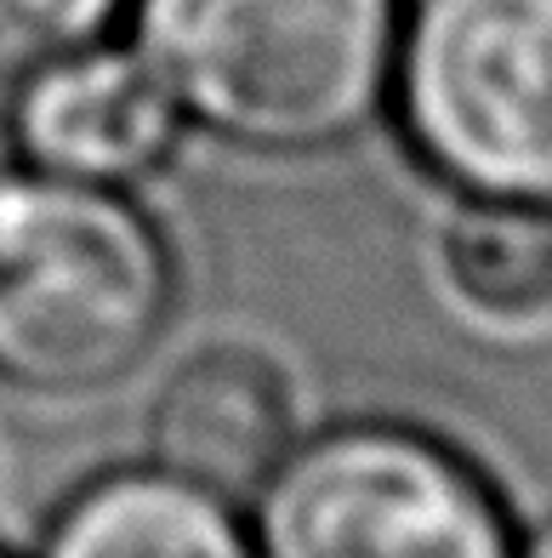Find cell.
Listing matches in <instances>:
<instances>
[{
  "label": "cell",
  "mask_w": 552,
  "mask_h": 558,
  "mask_svg": "<svg viewBox=\"0 0 552 558\" xmlns=\"http://www.w3.org/2000/svg\"><path fill=\"white\" fill-rule=\"evenodd\" d=\"M155 450L165 473L211 496L262 490L291 450V393L280 371L245 348L199 353L160 399Z\"/></svg>",
  "instance_id": "obj_6"
},
{
  "label": "cell",
  "mask_w": 552,
  "mask_h": 558,
  "mask_svg": "<svg viewBox=\"0 0 552 558\" xmlns=\"http://www.w3.org/2000/svg\"><path fill=\"white\" fill-rule=\"evenodd\" d=\"M388 92L450 189L552 206V0H416Z\"/></svg>",
  "instance_id": "obj_3"
},
{
  "label": "cell",
  "mask_w": 552,
  "mask_h": 558,
  "mask_svg": "<svg viewBox=\"0 0 552 558\" xmlns=\"http://www.w3.org/2000/svg\"><path fill=\"white\" fill-rule=\"evenodd\" d=\"M444 274L490 319H536L552 308V206L467 199L444 228Z\"/></svg>",
  "instance_id": "obj_8"
},
{
  "label": "cell",
  "mask_w": 552,
  "mask_h": 558,
  "mask_svg": "<svg viewBox=\"0 0 552 558\" xmlns=\"http://www.w3.org/2000/svg\"><path fill=\"white\" fill-rule=\"evenodd\" d=\"M46 558H250V547L211 490L177 473H120L58 519Z\"/></svg>",
  "instance_id": "obj_7"
},
{
  "label": "cell",
  "mask_w": 552,
  "mask_h": 558,
  "mask_svg": "<svg viewBox=\"0 0 552 558\" xmlns=\"http://www.w3.org/2000/svg\"><path fill=\"white\" fill-rule=\"evenodd\" d=\"M171 257L114 189L52 171L0 177V383L86 393L160 337Z\"/></svg>",
  "instance_id": "obj_2"
},
{
  "label": "cell",
  "mask_w": 552,
  "mask_h": 558,
  "mask_svg": "<svg viewBox=\"0 0 552 558\" xmlns=\"http://www.w3.org/2000/svg\"><path fill=\"white\" fill-rule=\"evenodd\" d=\"M177 120V104L137 52L86 40L23 74L12 137L29 171L125 189L171 155Z\"/></svg>",
  "instance_id": "obj_5"
},
{
  "label": "cell",
  "mask_w": 552,
  "mask_h": 558,
  "mask_svg": "<svg viewBox=\"0 0 552 558\" xmlns=\"http://www.w3.org/2000/svg\"><path fill=\"white\" fill-rule=\"evenodd\" d=\"M530 558H552V530H541V542L530 547Z\"/></svg>",
  "instance_id": "obj_10"
},
{
  "label": "cell",
  "mask_w": 552,
  "mask_h": 558,
  "mask_svg": "<svg viewBox=\"0 0 552 558\" xmlns=\"http://www.w3.org/2000/svg\"><path fill=\"white\" fill-rule=\"evenodd\" d=\"M120 0H0V74H29L109 29Z\"/></svg>",
  "instance_id": "obj_9"
},
{
  "label": "cell",
  "mask_w": 552,
  "mask_h": 558,
  "mask_svg": "<svg viewBox=\"0 0 552 558\" xmlns=\"http://www.w3.org/2000/svg\"><path fill=\"white\" fill-rule=\"evenodd\" d=\"M393 46V0H137V58L177 114L268 155L370 125Z\"/></svg>",
  "instance_id": "obj_1"
},
{
  "label": "cell",
  "mask_w": 552,
  "mask_h": 558,
  "mask_svg": "<svg viewBox=\"0 0 552 558\" xmlns=\"http://www.w3.org/2000/svg\"><path fill=\"white\" fill-rule=\"evenodd\" d=\"M262 490V558H513L490 485L405 427L324 434Z\"/></svg>",
  "instance_id": "obj_4"
}]
</instances>
